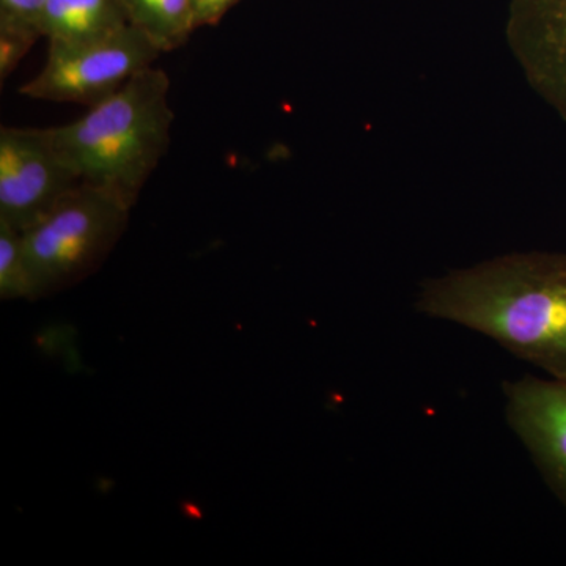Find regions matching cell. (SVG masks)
Returning <instances> with one entry per match:
<instances>
[{"mask_svg": "<svg viewBox=\"0 0 566 566\" xmlns=\"http://www.w3.org/2000/svg\"><path fill=\"white\" fill-rule=\"evenodd\" d=\"M504 397L506 423L566 510V381L526 375Z\"/></svg>", "mask_w": 566, "mask_h": 566, "instance_id": "obj_6", "label": "cell"}, {"mask_svg": "<svg viewBox=\"0 0 566 566\" xmlns=\"http://www.w3.org/2000/svg\"><path fill=\"white\" fill-rule=\"evenodd\" d=\"M46 2L48 0H0V21L40 32L41 14Z\"/></svg>", "mask_w": 566, "mask_h": 566, "instance_id": "obj_12", "label": "cell"}, {"mask_svg": "<svg viewBox=\"0 0 566 566\" xmlns=\"http://www.w3.org/2000/svg\"><path fill=\"white\" fill-rule=\"evenodd\" d=\"M128 24L123 0H48L40 32L48 43H77Z\"/></svg>", "mask_w": 566, "mask_h": 566, "instance_id": "obj_8", "label": "cell"}, {"mask_svg": "<svg viewBox=\"0 0 566 566\" xmlns=\"http://www.w3.org/2000/svg\"><path fill=\"white\" fill-rule=\"evenodd\" d=\"M132 210L114 193L81 182L22 232L32 300L70 289L98 270L125 233Z\"/></svg>", "mask_w": 566, "mask_h": 566, "instance_id": "obj_3", "label": "cell"}, {"mask_svg": "<svg viewBox=\"0 0 566 566\" xmlns=\"http://www.w3.org/2000/svg\"><path fill=\"white\" fill-rule=\"evenodd\" d=\"M80 185L50 129H0V222L25 232Z\"/></svg>", "mask_w": 566, "mask_h": 566, "instance_id": "obj_5", "label": "cell"}, {"mask_svg": "<svg viewBox=\"0 0 566 566\" xmlns=\"http://www.w3.org/2000/svg\"><path fill=\"white\" fill-rule=\"evenodd\" d=\"M170 77L150 66L80 118L50 129L81 182L134 207L169 150L175 114Z\"/></svg>", "mask_w": 566, "mask_h": 566, "instance_id": "obj_2", "label": "cell"}, {"mask_svg": "<svg viewBox=\"0 0 566 566\" xmlns=\"http://www.w3.org/2000/svg\"><path fill=\"white\" fill-rule=\"evenodd\" d=\"M416 311L566 381V253L513 252L420 283Z\"/></svg>", "mask_w": 566, "mask_h": 566, "instance_id": "obj_1", "label": "cell"}, {"mask_svg": "<svg viewBox=\"0 0 566 566\" xmlns=\"http://www.w3.org/2000/svg\"><path fill=\"white\" fill-rule=\"evenodd\" d=\"M163 52L139 29L128 24L99 39L50 43L43 69L20 88L40 102L92 107L150 69Z\"/></svg>", "mask_w": 566, "mask_h": 566, "instance_id": "obj_4", "label": "cell"}, {"mask_svg": "<svg viewBox=\"0 0 566 566\" xmlns=\"http://www.w3.org/2000/svg\"><path fill=\"white\" fill-rule=\"evenodd\" d=\"M505 32L531 87L566 122V0H509Z\"/></svg>", "mask_w": 566, "mask_h": 566, "instance_id": "obj_7", "label": "cell"}, {"mask_svg": "<svg viewBox=\"0 0 566 566\" xmlns=\"http://www.w3.org/2000/svg\"><path fill=\"white\" fill-rule=\"evenodd\" d=\"M0 296L7 301L32 300L22 233L6 222H0Z\"/></svg>", "mask_w": 566, "mask_h": 566, "instance_id": "obj_10", "label": "cell"}, {"mask_svg": "<svg viewBox=\"0 0 566 566\" xmlns=\"http://www.w3.org/2000/svg\"><path fill=\"white\" fill-rule=\"evenodd\" d=\"M39 39L41 33L35 29L0 21V80L6 81L17 70Z\"/></svg>", "mask_w": 566, "mask_h": 566, "instance_id": "obj_11", "label": "cell"}, {"mask_svg": "<svg viewBox=\"0 0 566 566\" xmlns=\"http://www.w3.org/2000/svg\"><path fill=\"white\" fill-rule=\"evenodd\" d=\"M240 0H193L197 29L216 25Z\"/></svg>", "mask_w": 566, "mask_h": 566, "instance_id": "obj_13", "label": "cell"}, {"mask_svg": "<svg viewBox=\"0 0 566 566\" xmlns=\"http://www.w3.org/2000/svg\"><path fill=\"white\" fill-rule=\"evenodd\" d=\"M129 24L144 32L163 54L181 48L197 31L193 0H123Z\"/></svg>", "mask_w": 566, "mask_h": 566, "instance_id": "obj_9", "label": "cell"}]
</instances>
